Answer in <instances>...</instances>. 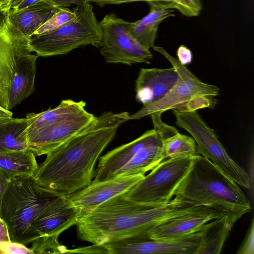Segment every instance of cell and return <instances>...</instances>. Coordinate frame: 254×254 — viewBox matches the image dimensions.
<instances>
[{
    "label": "cell",
    "instance_id": "1",
    "mask_svg": "<svg viewBox=\"0 0 254 254\" xmlns=\"http://www.w3.org/2000/svg\"><path fill=\"white\" fill-rule=\"evenodd\" d=\"M127 112H106L48 154L32 177L39 186L68 196L92 181L95 166L114 138L119 127L128 121Z\"/></svg>",
    "mask_w": 254,
    "mask_h": 254
},
{
    "label": "cell",
    "instance_id": "2",
    "mask_svg": "<svg viewBox=\"0 0 254 254\" xmlns=\"http://www.w3.org/2000/svg\"><path fill=\"white\" fill-rule=\"evenodd\" d=\"M172 198L154 204L129 200L123 194L80 213L76 223L78 238L103 245L142 235L159 223L201 208Z\"/></svg>",
    "mask_w": 254,
    "mask_h": 254
},
{
    "label": "cell",
    "instance_id": "3",
    "mask_svg": "<svg viewBox=\"0 0 254 254\" xmlns=\"http://www.w3.org/2000/svg\"><path fill=\"white\" fill-rule=\"evenodd\" d=\"M173 197L192 205L220 208L228 213L233 224L252 210L249 199L239 185L200 155L193 157Z\"/></svg>",
    "mask_w": 254,
    "mask_h": 254
},
{
    "label": "cell",
    "instance_id": "4",
    "mask_svg": "<svg viewBox=\"0 0 254 254\" xmlns=\"http://www.w3.org/2000/svg\"><path fill=\"white\" fill-rule=\"evenodd\" d=\"M61 195L39 186L32 177L10 179L0 213L7 225L10 241L27 245L39 237L34 227V220Z\"/></svg>",
    "mask_w": 254,
    "mask_h": 254
},
{
    "label": "cell",
    "instance_id": "5",
    "mask_svg": "<svg viewBox=\"0 0 254 254\" xmlns=\"http://www.w3.org/2000/svg\"><path fill=\"white\" fill-rule=\"evenodd\" d=\"M152 48L169 61L177 71L179 77L173 87L163 98L143 105L137 112L130 114L128 121L139 119L155 113L162 114L170 110L196 111L215 107L217 103L215 97L220 91L218 87L200 80L163 47L153 46Z\"/></svg>",
    "mask_w": 254,
    "mask_h": 254
},
{
    "label": "cell",
    "instance_id": "6",
    "mask_svg": "<svg viewBox=\"0 0 254 254\" xmlns=\"http://www.w3.org/2000/svg\"><path fill=\"white\" fill-rule=\"evenodd\" d=\"M76 18L55 30L32 35L29 39L31 52L38 57L66 55L80 47L91 45L99 48L102 31L89 3L73 8Z\"/></svg>",
    "mask_w": 254,
    "mask_h": 254
},
{
    "label": "cell",
    "instance_id": "7",
    "mask_svg": "<svg viewBox=\"0 0 254 254\" xmlns=\"http://www.w3.org/2000/svg\"><path fill=\"white\" fill-rule=\"evenodd\" d=\"M176 124L194 140L198 153L208 159L225 175L247 189L252 187L248 173L228 155L213 129L209 127L196 111L173 110Z\"/></svg>",
    "mask_w": 254,
    "mask_h": 254
},
{
    "label": "cell",
    "instance_id": "8",
    "mask_svg": "<svg viewBox=\"0 0 254 254\" xmlns=\"http://www.w3.org/2000/svg\"><path fill=\"white\" fill-rule=\"evenodd\" d=\"M194 157L164 159L132 188L123 194V197L129 200L154 204L169 202L188 173Z\"/></svg>",
    "mask_w": 254,
    "mask_h": 254
},
{
    "label": "cell",
    "instance_id": "9",
    "mask_svg": "<svg viewBox=\"0 0 254 254\" xmlns=\"http://www.w3.org/2000/svg\"><path fill=\"white\" fill-rule=\"evenodd\" d=\"M130 24L113 13L106 14L100 22L102 37L99 52L106 63L128 65L150 63L153 55L149 49L131 35Z\"/></svg>",
    "mask_w": 254,
    "mask_h": 254
},
{
    "label": "cell",
    "instance_id": "10",
    "mask_svg": "<svg viewBox=\"0 0 254 254\" xmlns=\"http://www.w3.org/2000/svg\"><path fill=\"white\" fill-rule=\"evenodd\" d=\"M31 52L29 39L0 11V93L6 108L9 88L19 62Z\"/></svg>",
    "mask_w": 254,
    "mask_h": 254
},
{
    "label": "cell",
    "instance_id": "11",
    "mask_svg": "<svg viewBox=\"0 0 254 254\" xmlns=\"http://www.w3.org/2000/svg\"><path fill=\"white\" fill-rule=\"evenodd\" d=\"M199 240V231L174 239H152L139 235L103 246L109 254H195Z\"/></svg>",
    "mask_w": 254,
    "mask_h": 254
},
{
    "label": "cell",
    "instance_id": "12",
    "mask_svg": "<svg viewBox=\"0 0 254 254\" xmlns=\"http://www.w3.org/2000/svg\"><path fill=\"white\" fill-rule=\"evenodd\" d=\"M96 117L85 109L41 130L28 140L35 156L46 155L91 124Z\"/></svg>",
    "mask_w": 254,
    "mask_h": 254
},
{
    "label": "cell",
    "instance_id": "13",
    "mask_svg": "<svg viewBox=\"0 0 254 254\" xmlns=\"http://www.w3.org/2000/svg\"><path fill=\"white\" fill-rule=\"evenodd\" d=\"M225 214L228 215L220 208L204 206L197 210L165 220L143 235L152 239L181 238L198 232L207 222Z\"/></svg>",
    "mask_w": 254,
    "mask_h": 254
},
{
    "label": "cell",
    "instance_id": "14",
    "mask_svg": "<svg viewBox=\"0 0 254 254\" xmlns=\"http://www.w3.org/2000/svg\"><path fill=\"white\" fill-rule=\"evenodd\" d=\"M144 176L138 175L115 177L99 182L92 181L87 187L68 195V198L80 213L112 197L127 192Z\"/></svg>",
    "mask_w": 254,
    "mask_h": 254
},
{
    "label": "cell",
    "instance_id": "15",
    "mask_svg": "<svg viewBox=\"0 0 254 254\" xmlns=\"http://www.w3.org/2000/svg\"><path fill=\"white\" fill-rule=\"evenodd\" d=\"M162 145V138L154 129L146 130L135 139L118 146L99 157L94 179L99 182L113 178L116 172L138 151L152 145Z\"/></svg>",
    "mask_w": 254,
    "mask_h": 254
},
{
    "label": "cell",
    "instance_id": "16",
    "mask_svg": "<svg viewBox=\"0 0 254 254\" xmlns=\"http://www.w3.org/2000/svg\"><path fill=\"white\" fill-rule=\"evenodd\" d=\"M79 214L68 196L61 195L38 215L34 221V227L40 236L58 238L62 233L76 224Z\"/></svg>",
    "mask_w": 254,
    "mask_h": 254
},
{
    "label": "cell",
    "instance_id": "17",
    "mask_svg": "<svg viewBox=\"0 0 254 254\" xmlns=\"http://www.w3.org/2000/svg\"><path fill=\"white\" fill-rule=\"evenodd\" d=\"M179 77L171 68H141L135 80L136 99L145 105L163 98L173 87Z\"/></svg>",
    "mask_w": 254,
    "mask_h": 254
},
{
    "label": "cell",
    "instance_id": "18",
    "mask_svg": "<svg viewBox=\"0 0 254 254\" xmlns=\"http://www.w3.org/2000/svg\"><path fill=\"white\" fill-rule=\"evenodd\" d=\"M61 8L47 0H41L21 10L9 9L5 15L13 26L29 39Z\"/></svg>",
    "mask_w": 254,
    "mask_h": 254
},
{
    "label": "cell",
    "instance_id": "19",
    "mask_svg": "<svg viewBox=\"0 0 254 254\" xmlns=\"http://www.w3.org/2000/svg\"><path fill=\"white\" fill-rule=\"evenodd\" d=\"M150 12L141 19L131 22L129 32L141 45L150 49L154 46L160 24L165 19L174 16L173 10L167 4L150 1Z\"/></svg>",
    "mask_w": 254,
    "mask_h": 254
},
{
    "label": "cell",
    "instance_id": "20",
    "mask_svg": "<svg viewBox=\"0 0 254 254\" xmlns=\"http://www.w3.org/2000/svg\"><path fill=\"white\" fill-rule=\"evenodd\" d=\"M37 58L30 53L20 59L9 88L7 110L20 104L34 92Z\"/></svg>",
    "mask_w": 254,
    "mask_h": 254
},
{
    "label": "cell",
    "instance_id": "21",
    "mask_svg": "<svg viewBox=\"0 0 254 254\" xmlns=\"http://www.w3.org/2000/svg\"><path fill=\"white\" fill-rule=\"evenodd\" d=\"M86 103L71 99L63 100L55 108L49 109L39 113H28L27 128L28 140L46 127L66 119L85 109Z\"/></svg>",
    "mask_w": 254,
    "mask_h": 254
},
{
    "label": "cell",
    "instance_id": "22",
    "mask_svg": "<svg viewBox=\"0 0 254 254\" xmlns=\"http://www.w3.org/2000/svg\"><path fill=\"white\" fill-rule=\"evenodd\" d=\"M228 214L205 223L199 231L200 240L195 254H219L233 226Z\"/></svg>",
    "mask_w": 254,
    "mask_h": 254
},
{
    "label": "cell",
    "instance_id": "23",
    "mask_svg": "<svg viewBox=\"0 0 254 254\" xmlns=\"http://www.w3.org/2000/svg\"><path fill=\"white\" fill-rule=\"evenodd\" d=\"M38 167L36 156L29 149L0 152V173L9 180L32 177Z\"/></svg>",
    "mask_w": 254,
    "mask_h": 254
},
{
    "label": "cell",
    "instance_id": "24",
    "mask_svg": "<svg viewBox=\"0 0 254 254\" xmlns=\"http://www.w3.org/2000/svg\"><path fill=\"white\" fill-rule=\"evenodd\" d=\"M162 145H155L142 148L115 174L114 177L144 175L164 160Z\"/></svg>",
    "mask_w": 254,
    "mask_h": 254
},
{
    "label": "cell",
    "instance_id": "25",
    "mask_svg": "<svg viewBox=\"0 0 254 254\" xmlns=\"http://www.w3.org/2000/svg\"><path fill=\"white\" fill-rule=\"evenodd\" d=\"M28 120L13 118L0 125V152L28 149Z\"/></svg>",
    "mask_w": 254,
    "mask_h": 254
},
{
    "label": "cell",
    "instance_id": "26",
    "mask_svg": "<svg viewBox=\"0 0 254 254\" xmlns=\"http://www.w3.org/2000/svg\"><path fill=\"white\" fill-rule=\"evenodd\" d=\"M161 148L164 159L194 157L199 155L193 138L179 132L163 140Z\"/></svg>",
    "mask_w": 254,
    "mask_h": 254
},
{
    "label": "cell",
    "instance_id": "27",
    "mask_svg": "<svg viewBox=\"0 0 254 254\" xmlns=\"http://www.w3.org/2000/svg\"><path fill=\"white\" fill-rule=\"evenodd\" d=\"M31 244L30 249L33 254H65L68 250L59 243L58 238L51 236H40Z\"/></svg>",
    "mask_w": 254,
    "mask_h": 254
},
{
    "label": "cell",
    "instance_id": "28",
    "mask_svg": "<svg viewBox=\"0 0 254 254\" xmlns=\"http://www.w3.org/2000/svg\"><path fill=\"white\" fill-rule=\"evenodd\" d=\"M76 13L67 8L61 7L33 35L40 34L55 30L75 19Z\"/></svg>",
    "mask_w": 254,
    "mask_h": 254
},
{
    "label": "cell",
    "instance_id": "29",
    "mask_svg": "<svg viewBox=\"0 0 254 254\" xmlns=\"http://www.w3.org/2000/svg\"><path fill=\"white\" fill-rule=\"evenodd\" d=\"M178 10L183 15L188 16H196L199 14L202 6L200 0H175Z\"/></svg>",
    "mask_w": 254,
    "mask_h": 254
},
{
    "label": "cell",
    "instance_id": "30",
    "mask_svg": "<svg viewBox=\"0 0 254 254\" xmlns=\"http://www.w3.org/2000/svg\"><path fill=\"white\" fill-rule=\"evenodd\" d=\"M0 254H33L30 248L23 244L11 241L0 242Z\"/></svg>",
    "mask_w": 254,
    "mask_h": 254
},
{
    "label": "cell",
    "instance_id": "31",
    "mask_svg": "<svg viewBox=\"0 0 254 254\" xmlns=\"http://www.w3.org/2000/svg\"><path fill=\"white\" fill-rule=\"evenodd\" d=\"M237 254H254V222L253 218L244 239Z\"/></svg>",
    "mask_w": 254,
    "mask_h": 254
},
{
    "label": "cell",
    "instance_id": "32",
    "mask_svg": "<svg viewBox=\"0 0 254 254\" xmlns=\"http://www.w3.org/2000/svg\"><path fill=\"white\" fill-rule=\"evenodd\" d=\"M137 1H145L146 2L153 1L169 3L173 5L175 9H178L177 5L175 0H90V2H93L96 4L102 7L108 4H121Z\"/></svg>",
    "mask_w": 254,
    "mask_h": 254
},
{
    "label": "cell",
    "instance_id": "33",
    "mask_svg": "<svg viewBox=\"0 0 254 254\" xmlns=\"http://www.w3.org/2000/svg\"><path fill=\"white\" fill-rule=\"evenodd\" d=\"M67 253L108 254L103 245L93 244L88 247L67 250Z\"/></svg>",
    "mask_w": 254,
    "mask_h": 254
},
{
    "label": "cell",
    "instance_id": "34",
    "mask_svg": "<svg viewBox=\"0 0 254 254\" xmlns=\"http://www.w3.org/2000/svg\"><path fill=\"white\" fill-rule=\"evenodd\" d=\"M177 56L179 62L185 66L190 64L192 62V53L190 49L184 45H181L178 48Z\"/></svg>",
    "mask_w": 254,
    "mask_h": 254
},
{
    "label": "cell",
    "instance_id": "35",
    "mask_svg": "<svg viewBox=\"0 0 254 254\" xmlns=\"http://www.w3.org/2000/svg\"><path fill=\"white\" fill-rule=\"evenodd\" d=\"M54 5L59 7H65L71 4L77 6L89 3L90 0H47Z\"/></svg>",
    "mask_w": 254,
    "mask_h": 254
},
{
    "label": "cell",
    "instance_id": "36",
    "mask_svg": "<svg viewBox=\"0 0 254 254\" xmlns=\"http://www.w3.org/2000/svg\"><path fill=\"white\" fill-rule=\"evenodd\" d=\"M10 241L7 225L0 216V242Z\"/></svg>",
    "mask_w": 254,
    "mask_h": 254
},
{
    "label": "cell",
    "instance_id": "37",
    "mask_svg": "<svg viewBox=\"0 0 254 254\" xmlns=\"http://www.w3.org/2000/svg\"><path fill=\"white\" fill-rule=\"evenodd\" d=\"M9 181V180L7 179L0 173V216L3 197L7 189Z\"/></svg>",
    "mask_w": 254,
    "mask_h": 254
},
{
    "label": "cell",
    "instance_id": "38",
    "mask_svg": "<svg viewBox=\"0 0 254 254\" xmlns=\"http://www.w3.org/2000/svg\"><path fill=\"white\" fill-rule=\"evenodd\" d=\"M13 118V113L12 112L0 106V125Z\"/></svg>",
    "mask_w": 254,
    "mask_h": 254
},
{
    "label": "cell",
    "instance_id": "39",
    "mask_svg": "<svg viewBox=\"0 0 254 254\" xmlns=\"http://www.w3.org/2000/svg\"><path fill=\"white\" fill-rule=\"evenodd\" d=\"M41 0H22L16 6L11 8L14 10H19L25 8L32 4H33Z\"/></svg>",
    "mask_w": 254,
    "mask_h": 254
},
{
    "label": "cell",
    "instance_id": "40",
    "mask_svg": "<svg viewBox=\"0 0 254 254\" xmlns=\"http://www.w3.org/2000/svg\"><path fill=\"white\" fill-rule=\"evenodd\" d=\"M11 0H0V11L5 14L9 10V4Z\"/></svg>",
    "mask_w": 254,
    "mask_h": 254
},
{
    "label": "cell",
    "instance_id": "41",
    "mask_svg": "<svg viewBox=\"0 0 254 254\" xmlns=\"http://www.w3.org/2000/svg\"><path fill=\"white\" fill-rule=\"evenodd\" d=\"M22 0H11L9 4V9L16 6Z\"/></svg>",
    "mask_w": 254,
    "mask_h": 254
},
{
    "label": "cell",
    "instance_id": "42",
    "mask_svg": "<svg viewBox=\"0 0 254 254\" xmlns=\"http://www.w3.org/2000/svg\"><path fill=\"white\" fill-rule=\"evenodd\" d=\"M0 106H1V107H2L4 108L5 109H7L6 106L5 105V104H4V103L3 100H2V98L1 97L0 93Z\"/></svg>",
    "mask_w": 254,
    "mask_h": 254
}]
</instances>
